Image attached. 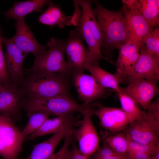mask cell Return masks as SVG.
<instances>
[{
  "instance_id": "obj_1",
  "label": "cell",
  "mask_w": 159,
  "mask_h": 159,
  "mask_svg": "<svg viewBox=\"0 0 159 159\" xmlns=\"http://www.w3.org/2000/svg\"><path fill=\"white\" fill-rule=\"evenodd\" d=\"M17 87L28 97L46 98L68 94L71 77L59 73L38 71L29 72Z\"/></svg>"
},
{
  "instance_id": "obj_2",
  "label": "cell",
  "mask_w": 159,
  "mask_h": 159,
  "mask_svg": "<svg viewBox=\"0 0 159 159\" xmlns=\"http://www.w3.org/2000/svg\"><path fill=\"white\" fill-rule=\"evenodd\" d=\"M93 11L102 36V47L106 51L117 49L127 40L126 19L121 9L117 11L109 10L97 1Z\"/></svg>"
},
{
  "instance_id": "obj_3",
  "label": "cell",
  "mask_w": 159,
  "mask_h": 159,
  "mask_svg": "<svg viewBox=\"0 0 159 159\" xmlns=\"http://www.w3.org/2000/svg\"><path fill=\"white\" fill-rule=\"evenodd\" d=\"M81 8L82 14L81 19L75 29L86 42L92 57L91 64H99L101 60L114 64V61L104 56L101 52L102 47L101 32L92 7V1L77 0Z\"/></svg>"
},
{
  "instance_id": "obj_4",
  "label": "cell",
  "mask_w": 159,
  "mask_h": 159,
  "mask_svg": "<svg viewBox=\"0 0 159 159\" xmlns=\"http://www.w3.org/2000/svg\"><path fill=\"white\" fill-rule=\"evenodd\" d=\"M27 113L42 112L57 116L79 112L82 114L89 110L92 104L77 103L68 94H62L46 98L24 97L21 104Z\"/></svg>"
},
{
  "instance_id": "obj_5",
  "label": "cell",
  "mask_w": 159,
  "mask_h": 159,
  "mask_svg": "<svg viewBox=\"0 0 159 159\" xmlns=\"http://www.w3.org/2000/svg\"><path fill=\"white\" fill-rule=\"evenodd\" d=\"M47 45L48 49L35 57L32 66L26 70L25 74L32 71H38L59 73L71 77L67 62L64 59L63 40L52 37Z\"/></svg>"
},
{
  "instance_id": "obj_6",
  "label": "cell",
  "mask_w": 159,
  "mask_h": 159,
  "mask_svg": "<svg viewBox=\"0 0 159 159\" xmlns=\"http://www.w3.org/2000/svg\"><path fill=\"white\" fill-rule=\"evenodd\" d=\"M63 42L71 75L74 73H83L86 64H91L92 59L89 49L84 44L83 37L74 29L70 31L68 38L63 40Z\"/></svg>"
},
{
  "instance_id": "obj_7",
  "label": "cell",
  "mask_w": 159,
  "mask_h": 159,
  "mask_svg": "<svg viewBox=\"0 0 159 159\" xmlns=\"http://www.w3.org/2000/svg\"><path fill=\"white\" fill-rule=\"evenodd\" d=\"M20 133L9 115H0V155L4 159H18L23 142Z\"/></svg>"
},
{
  "instance_id": "obj_8",
  "label": "cell",
  "mask_w": 159,
  "mask_h": 159,
  "mask_svg": "<svg viewBox=\"0 0 159 159\" xmlns=\"http://www.w3.org/2000/svg\"><path fill=\"white\" fill-rule=\"evenodd\" d=\"M90 110L82 114L83 119L79 127L77 129L73 128L72 129V135L77 141L79 149L88 158L98 148L100 141L91 119L92 115Z\"/></svg>"
},
{
  "instance_id": "obj_9",
  "label": "cell",
  "mask_w": 159,
  "mask_h": 159,
  "mask_svg": "<svg viewBox=\"0 0 159 159\" xmlns=\"http://www.w3.org/2000/svg\"><path fill=\"white\" fill-rule=\"evenodd\" d=\"M2 42L6 49L4 57L7 72L11 83L17 87L23 78V61L28 54L19 48L11 39L2 37Z\"/></svg>"
},
{
  "instance_id": "obj_10",
  "label": "cell",
  "mask_w": 159,
  "mask_h": 159,
  "mask_svg": "<svg viewBox=\"0 0 159 159\" xmlns=\"http://www.w3.org/2000/svg\"><path fill=\"white\" fill-rule=\"evenodd\" d=\"M140 47L127 41L118 49V56L114 64L117 68L115 74L120 83L127 84L139 57Z\"/></svg>"
},
{
  "instance_id": "obj_11",
  "label": "cell",
  "mask_w": 159,
  "mask_h": 159,
  "mask_svg": "<svg viewBox=\"0 0 159 159\" xmlns=\"http://www.w3.org/2000/svg\"><path fill=\"white\" fill-rule=\"evenodd\" d=\"M93 104L90 110L92 115L97 116L100 125L106 130L119 132L125 129L129 125L128 117L121 107H106L101 104Z\"/></svg>"
},
{
  "instance_id": "obj_12",
  "label": "cell",
  "mask_w": 159,
  "mask_h": 159,
  "mask_svg": "<svg viewBox=\"0 0 159 159\" xmlns=\"http://www.w3.org/2000/svg\"><path fill=\"white\" fill-rule=\"evenodd\" d=\"M122 9L126 19L127 41H131L141 48L144 45L147 36L154 28L148 25L137 10L129 8L124 4Z\"/></svg>"
},
{
  "instance_id": "obj_13",
  "label": "cell",
  "mask_w": 159,
  "mask_h": 159,
  "mask_svg": "<svg viewBox=\"0 0 159 159\" xmlns=\"http://www.w3.org/2000/svg\"><path fill=\"white\" fill-rule=\"evenodd\" d=\"M72 83L83 104L87 105L100 98L107 96V90L96 80L92 75L83 73H75L71 75Z\"/></svg>"
},
{
  "instance_id": "obj_14",
  "label": "cell",
  "mask_w": 159,
  "mask_h": 159,
  "mask_svg": "<svg viewBox=\"0 0 159 159\" xmlns=\"http://www.w3.org/2000/svg\"><path fill=\"white\" fill-rule=\"evenodd\" d=\"M158 82L152 80L140 79L128 84L125 87H120V92L131 97L144 109L148 108L153 98L158 95Z\"/></svg>"
},
{
  "instance_id": "obj_15",
  "label": "cell",
  "mask_w": 159,
  "mask_h": 159,
  "mask_svg": "<svg viewBox=\"0 0 159 159\" xmlns=\"http://www.w3.org/2000/svg\"><path fill=\"white\" fill-rule=\"evenodd\" d=\"M122 131L138 142L159 144V127L149 119L146 112L142 118L130 123Z\"/></svg>"
},
{
  "instance_id": "obj_16",
  "label": "cell",
  "mask_w": 159,
  "mask_h": 159,
  "mask_svg": "<svg viewBox=\"0 0 159 159\" xmlns=\"http://www.w3.org/2000/svg\"><path fill=\"white\" fill-rule=\"evenodd\" d=\"M140 79H148L158 82L159 80V59L149 53L144 45L140 48L139 57L127 84Z\"/></svg>"
},
{
  "instance_id": "obj_17",
  "label": "cell",
  "mask_w": 159,
  "mask_h": 159,
  "mask_svg": "<svg viewBox=\"0 0 159 159\" xmlns=\"http://www.w3.org/2000/svg\"><path fill=\"white\" fill-rule=\"evenodd\" d=\"M14 25L16 33L11 39L21 50L28 54H32L35 57L47 50V46L41 45L37 42L31 30L30 26L25 23L24 18L16 21Z\"/></svg>"
},
{
  "instance_id": "obj_18",
  "label": "cell",
  "mask_w": 159,
  "mask_h": 159,
  "mask_svg": "<svg viewBox=\"0 0 159 159\" xmlns=\"http://www.w3.org/2000/svg\"><path fill=\"white\" fill-rule=\"evenodd\" d=\"M73 113L62 114L52 119H47L34 132L27 138L32 140L36 138L50 133H56L74 126L79 127L82 122L80 115L75 116Z\"/></svg>"
},
{
  "instance_id": "obj_19",
  "label": "cell",
  "mask_w": 159,
  "mask_h": 159,
  "mask_svg": "<svg viewBox=\"0 0 159 159\" xmlns=\"http://www.w3.org/2000/svg\"><path fill=\"white\" fill-rule=\"evenodd\" d=\"M0 92V113L6 114L11 117L20 118L21 104L24 95L11 83L5 84Z\"/></svg>"
},
{
  "instance_id": "obj_20",
  "label": "cell",
  "mask_w": 159,
  "mask_h": 159,
  "mask_svg": "<svg viewBox=\"0 0 159 159\" xmlns=\"http://www.w3.org/2000/svg\"><path fill=\"white\" fill-rule=\"evenodd\" d=\"M49 0H30L15 2L8 10L3 12L7 19H13L16 21L33 12L42 13L43 9L51 1Z\"/></svg>"
},
{
  "instance_id": "obj_21",
  "label": "cell",
  "mask_w": 159,
  "mask_h": 159,
  "mask_svg": "<svg viewBox=\"0 0 159 159\" xmlns=\"http://www.w3.org/2000/svg\"><path fill=\"white\" fill-rule=\"evenodd\" d=\"M72 129L55 133L46 140L36 145L26 159H49L54 154L59 142L72 134Z\"/></svg>"
},
{
  "instance_id": "obj_22",
  "label": "cell",
  "mask_w": 159,
  "mask_h": 159,
  "mask_svg": "<svg viewBox=\"0 0 159 159\" xmlns=\"http://www.w3.org/2000/svg\"><path fill=\"white\" fill-rule=\"evenodd\" d=\"M48 5L47 9L38 17L39 23L49 26L51 29L55 26L62 29L72 25L71 16H66L59 6L55 5L51 1Z\"/></svg>"
},
{
  "instance_id": "obj_23",
  "label": "cell",
  "mask_w": 159,
  "mask_h": 159,
  "mask_svg": "<svg viewBox=\"0 0 159 159\" xmlns=\"http://www.w3.org/2000/svg\"><path fill=\"white\" fill-rule=\"evenodd\" d=\"M159 4L158 0H135L130 9L137 10L148 25L154 29L159 24Z\"/></svg>"
},
{
  "instance_id": "obj_24",
  "label": "cell",
  "mask_w": 159,
  "mask_h": 159,
  "mask_svg": "<svg viewBox=\"0 0 159 159\" xmlns=\"http://www.w3.org/2000/svg\"><path fill=\"white\" fill-rule=\"evenodd\" d=\"M86 69L91 73L97 82L103 87L112 89L116 93L120 92V84L115 75L107 72L101 67L99 64L92 65L87 64Z\"/></svg>"
},
{
  "instance_id": "obj_25",
  "label": "cell",
  "mask_w": 159,
  "mask_h": 159,
  "mask_svg": "<svg viewBox=\"0 0 159 159\" xmlns=\"http://www.w3.org/2000/svg\"><path fill=\"white\" fill-rule=\"evenodd\" d=\"M101 138L118 154L126 156L128 152V145L126 134L123 132H115L107 130L100 132Z\"/></svg>"
},
{
  "instance_id": "obj_26",
  "label": "cell",
  "mask_w": 159,
  "mask_h": 159,
  "mask_svg": "<svg viewBox=\"0 0 159 159\" xmlns=\"http://www.w3.org/2000/svg\"><path fill=\"white\" fill-rule=\"evenodd\" d=\"M117 93L121 108L128 117L130 124L144 116L146 112L141 110L139 105L131 97L121 92Z\"/></svg>"
},
{
  "instance_id": "obj_27",
  "label": "cell",
  "mask_w": 159,
  "mask_h": 159,
  "mask_svg": "<svg viewBox=\"0 0 159 159\" xmlns=\"http://www.w3.org/2000/svg\"><path fill=\"white\" fill-rule=\"evenodd\" d=\"M27 113L29 117L28 122L20 133L23 141L25 138L36 131L50 115L48 113L42 112Z\"/></svg>"
},
{
  "instance_id": "obj_28",
  "label": "cell",
  "mask_w": 159,
  "mask_h": 159,
  "mask_svg": "<svg viewBox=\"0 0 159 159\" xmlns=\"http://www.w3.org/2000/svg\"><path fill=\"white\" fill-rule=\"evenodd\" d=\"M144 46L150 54L159 59V29L157 27L145 38Z\"/></svg>"
},
{
  "instance_id": "obj_29",
  "label": "cell",
  "mask_w": 159,
  "mask_h": 159,
  "mask_svg": "<svg viewBox=\"0 0 159 159\" xmlns=\"http://www.w3.org/2000/svg\"><path fill=\"white\" fill-rule=\"evenodd\" d=\"M126 135L128 145V153H150L153 154L154 156L157 151L159 150V144H156L141 143L132 140L127 135Z\"/></svg>"
},
{
  "instance_id": "obj_30",
  "label": "cell",
  "mask_w": 159,
  "mask_h": 159,
  "mask_svg": "<svg viewBox=\"0 0 159 159\" xmlns=\"http://www.w3.org/2000/svg\"><path fill=\"white\" fill-rule=\"evenodd\" d=\"M73 138L72 134L66 137L61 148L49 159H69V147L73 140Z\"/></svg>"
},
{
  "instance_id": "obj_31",
  "label": "cell",
  "mask_w": 159,
  "mask_h": 159,
  "mask_svg": "<svg viewBox=\"0 0 159 159\" xmlns=\"http://www.w3.org/2000/svg\"><path fill=\"white\" fill-rule=\"evenodd\" d=\"M1 32V30L0 29V83L4 85L11 82L6 69L4 54L2 49Z\"/></svg>"
},
{
  "instance_id": "obj_32",
  "label": "cell",
  "mask_w": 159,
  "mask_h": 159,
  "mask_svg": "<svg viewBox=\"0 0 159 159\" xmlns=\"http://www.w3.org/2000/svg\"><path fill=\"white\" fill-rule=\"evenodd\" d=\"M146 115L154 123L159 126V100L157 98L147 109Z\"/></svg>"
},
{
  "instance_id": "obj_33",
  "label": "cell",
  "mask_w": 159,
  "mask_h": 159,
  "mask_svg": "<svg viewBox=\"0 0 159 159\" xmlns=\"http://www.w3.org/2000/svg\"><path fill=\"white\" fill-rule=\"evenodd\" d=\"M118 154L106 143L103 141L101 147L98 148L92 154V159H97L109 157Z\"/></svg>"
},
{
  "instance_id": "obj_34",
  "label": "cell",
  "mask_w": 159,
  "mask_h": 159,
  "mask_svg": "<svg viewBox=\"0 0 159 159\" xmlns=\"http://www.w3.org/2000/svg\"><path fill=\"white\" fill-rule=\"evenodd\" d=\"M72 144V148L69 150V159H88L77 147L74 141Z\"/></svg>"
},
{
  "instance_id": "obj_35",
  "label": "cell",
  "mask_w": 159,
  "mask_h": 159,
  "mask_svg": "<svg viewBox=\"0 0 159 159\" xmlns=\"http://www.w3.org/2000/svg\"><path fill=\"white\" fill-rule=\"evenodd\" d=\"M74 11L73 15L71 16V23L72 24L77 26L80 21L82 16V11L80 9L79 5L77 0L73 1Z\"/></svg>"
},
{
  "instance_id": "obj_36",
  "label": "cell",
  "mask_w": 159,
  "mask_h": 159,
  "mask_svg": "<svg viewBox=\"0 0 159 159\" xmlns=\"http://www.w3.org/2000/svg\"><path fill=\"white\" fill-rule=\"evenodd\" d=\"M151 153L138 152H128L126 155L127 159H148L152 157Z\"/></svg>"
},
{
  "instance_id": "obj_37",
  "label": "cell",
  "mask_w": 159,
  "mask_h": 159,
  "mask_svg": "<svg viewBox=\"0 0 159 159\" xmlns=\"http://www.w3.org/2000/svg\"><path fill=\"white\" fill-rule=\"evenodd\" d=\"M97 159H127L126 156L116 154L109 157Z\"/></svg>"
},
{
  "instance_id": "obj_38",
  "label": "cell",
  "mask_w": 159,
  "mask_h": 159,
  "mask_svg": "<svg viewBox=\"0 0 159 159\" xmlns=\"http://www.w3.org/2000/svg\"><path fill=\"white\" fill-rule=\"evenodd\" d=\"M4 87V85L0 83V92L2 90Z\"/></svg>"
},
{
  "instance_id": "obj_39",
  "label": "cell",
  "mask_w": 159,
  "mask_h": 159,
  "mask_svg": "<svg viewBox=\"0 0 159 159\" xmlns=\"http://www.w3.org/2000/svg\"><path fill=\"white\" fill-rule=\"evenodd\" d=\"M148 159H154V158H149Z\"/></svg>"
}]
</instances>
